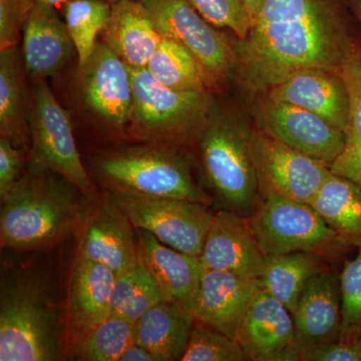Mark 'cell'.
<instances>
[{
    "instance_id": "18",
    "label": "cell",
    "mask_w": 361,
    "mask_h": 361,
    "mask_svg": "<svg viewBox=\"0 0 361 361\" xmlns=\"http://www.w3.org/2000/svg\"><path fill=\"white\" fill-rule=\"evenodd\" d=\"M116 273L106 266L75 255L66 300V341L71 346L111 315Z\"/></svg>"
},
{
    "instance_id": "20",
    "label": "cell",
    "mask_w": 361,
    "mask_h": 361,
    "mask_svg": "<svg viewBox=\"0 0 361 361\" xmlns=\"http://www.w3.org/2000/svg\"><path fill=\"white\" fill-rule=\"evenodd\" d=\"M137 259L158 285L164 299L191 311L200 285V257L189 255L165 245L153 234L135 229Z\"/></svg>"
},
{
    "instance_id": "16",
    "label": "cell",
    "mask_w": 361,
    "mask_h": 361,
    "mask_svg": "<svg viewBox=\"0 0 361 361\" xmlns=\"http://www.w3.org/2000/svg\"><path fill=\"white\" fill-rule=\"evenodd\" d=\"M290 311L260 289L240 323L235 339L254 361H297Z\"/></svg>"
},
{
    "instance_id": "39",
    "label": "cell",
    "mask_w": 361,
    "mask_h": 361,
    "mask_svg": "<svg viewBox=\"0 0 361 361\" xmlns=\"http://www.w3.org/2000/svg\"><path fill=\"white\" fill-rule=\"evenodd\" d=\"M118 361H157V360L148 349L134 342L123 351Z\"/></svg>"
},
{
    "instance_id": "27",
    "label": "cell",
    "mask_w": 361,
    "mask_h": 361,
    "mask_svg": "<svg viewBox=\"0 0 361 361\" xmlns=\"http://www.w3.org/2000/svg\"><path fill=\"white\" fill-rule=\"evenodd\" d=\"M23 68L18 47L0 49V135L20 149L27 139Z\"/></svg>"
},
{
    "instance_id": "40",
    "label": "cell",
    "mask_w": 361,
    "mask_h": 361,
    "mask_svg": "<svg viewBox=\"0 0 361 361\" xmlns=\"http://www.w3.org/2000/svg\"><path fill=\"white\" fill-rule=\"evenodd\" d=\"M242 2H243L244 6H245L249 16H250L252 23H254L264 0H242ZM252 25H253V23H252Z\"/></svg>"
},
{
    "instance_id": "33",
    "label": "cell",
    "mask_w": 361,
    "mask_h": 361,
    "mask_svg": "<svg viewBox=\"0 0 361 361\" xmlns=\"http://www.w3.org/2000/svg\"><path fill=\"white\" fill-rule=\"evenodd\" d=\"M245 351L236 339L194 322L180 361H246Z\"/></svg>"
},
{
    "instance_id": "26",
    "label": "cell",
    "mask_w": 361,
    "mask_h": 361,
    "mask_svg": "<svg viewBox=\"0 0 361 361\" xmlns=\"http://www.w3.org/2000/svg\"><path fill=\"white\" fill-rule=\"evenodd\" d=\"M325 257L310 252L270 255L259 278L261 289L275 297L293 314L299 298L311 279L324 267Z\"/></svg>"
},
{
    "instance_id": "28",
    "label": "cell",
    "mask_w": 361,
    "mask_h": 361,
    "mask_svg": "<svg viewBox=\"0 0 361 361\" xmlns=\"http://www.w3.org/2000/svg\"><path fill=\"white\" fill-rule=\"evenodd\" d=\"M350 99V116L345 144L341 155L329 166L334 174L353 180L361 188V39L356 37L341 68Z\"/></svg>"
},
{
    "instance_id": "38",
    "label": "cell",
    "mask_w": 361,
    "mask_h": 361,
    "mask_svg": "<svg viewBox=\"0 0 361 361\" xmlns=\"http://www.w3.org/2000/svg\"><path fill=\"white\" fill-rule=\"evenodd\" d=\"M23 156L20 148L4 137H0V200L16 186L23 177Z\"/></svg>"
},
{
    "instance_id": "13",
    "label": "cell",
    "mask_w": 361,
    "mask_h": 361,
    "mask_svg": "<svg viewBox=\"0 0 361 361\" xmlns=\"http://www.w3.org/2000/svg\"><path fill=\"white\" fill-rule=\"evenodd\" d=\"M262 132L290 148L331 165L345 144V133L293 104L265 97L260 106Z\"/></svg>"
},
{
    "instance_id": "21",
    "label": "cell",
    "mask_w": 361,
    "mask_h": 361,
    "mask_svg": "<svg viewBox=\"0 0 361 361\" xmlns=\"http://www.w3.org/2000/svg\"><path fill=\"white\" fill-rule=\"evenodd\" d=\"M56 8L35 2L23 27V66L35 84L58 73L77 52L68 26Z\"/></svg>"
},
{
    "instance_id": "14",
    "label": "cell",
    "mask_w": 361,
    "mask_h": 361,
    "mask_svg": "<svg viewBox=\"0 0 361 361\" xmlns=\"http://www.w3.org/2000/svg\"><path fill=\"white\" fill-rule=\"evenodd\" d=\"M78 233L77 254L106 266L116 274L139 264L135 228L106 196L92 203Z\"/></svg>"
},
{
    "instance_id": "25",
    "label": "cell",
    "mask_w": 361,
    "mask_h": 361,
    "mask_svg": "<svg viewBox=\"0 0 361 361\" xmlns=\"http://www.w3.org/2000/svg\"><path fill=\"white\" fill-rule=\"evenodd\" d=\"M310 205L349 247L361 246V188L330 173Z\"/></svg>"
},
{
    "instance_id": "43",
    "label": "cell",
    "mask_w": 361,
    "mask_h": 361,
    "mask_svg": "<svg viewBox=\"0 0 361 361\" xmlns=\"http://www.w3.org/2000/svg\"><path fill=\"white\" fill-rule=\"evenodd\" d=\"M106 1L110 2L111 4H118V2L125 1V0H106Z\"/></svg>"
},
{
    "instance_id": "30",
    "label": "cell",
    "mask_w": 361,
    "mask_h": 361,
    "mask_svg": "<svg viewBox=\"0 0 361 361\" xmlns=\"http://www.w3.org/2000/svg\"><path fill=\"white\" fill-rule=\"evenodd\" d=\"M165 300L158 285L141 264L116 274L111 298V315L137 322L147 311Z\"/></svg>"
},
{
    "instance_id": "19",
    "label": "cell",
    "mask_w": 361,
    "mask_h": 361,
    "mask_svg": "<svg viewBox=\"0 0 361 361\" xmlns=\"http://www.w3.org/2000/svg\"><path fill=\"white\" fill-rule=\"evenodd\" d=\"M266 97L310 111L344 133L348 130L350 99L341 73L319 68L297 71Z\"/></svg>"
},
{
    "instance_id": "17",
    "label": "cell",
    "mask_w": 361,
    "mask_h": 361,
    "mask_svg": "<svg viewBox=\"0 0 361 361\" xmlns=\"http://www.w3.org/2000/svg\"><path fill=\"white\" fill-rule=\"evenodd\" d=\"M260 289L259 279H246L203 266L192 308L194 322L235 338L240 323Z\"/></svg>"
},
{
    "instance_id": "5",
    "label": "cell",
    "mask_w": 361,
    "mask_h": 361,
    "mask_svg": "<svg viewBox=\"0 0 361 361\" xmlns=\"http://www.w3.org/2000/svg\"><path fill=\"white\" fill-rule=\"evenodd\" d=\"M94 170L109 190L209 204L205 192L195 182L187 159L164 145L137 147L99 157Z\"/></svg>"
},
{
    "instance_id": "1",
    "label": "cell",
    "mask_w": 361,
    "mask_h": 361,
    "mask_svg": "<svg viewBox=\"0 0 361 361\" xmlns=\"http://www.w3.org/2000/svg\"><path fill=\"white\" fill-rule=\"evenodd\" d=\"M357 37L341 0H264L233 45L234 66L247 89L267 92L297 71L341 73Z\"/></svg>"
},
{
    "instance_id": "2",
    "label": "cell",
    "mask_w": 361,
    "mask_h": 361,
    "mask_svg": "<svg viewBox=\"0 0 361 361\" xmlns=\"http://www.w3.org/2000/svg\"><path fill=\"white\" fill-rule=\"evenodd\" d=\"M89 201L61 175L28 171L1 200L2 248L37 250L56 245L77 232Z\"/></svg>"
},
{
    "instance_id": "4",
    "label": "cell",
    "mask_w": 361,
    "mask_h": 361,
    "mask_svg": "<svg viewBox=\"0 0 361 361\" xmlns=\"http://www.w3.org/2000/svg\"><path fill=\"white\" fill-rule=\"evenodd\" d=\"M134 134L152 144H184L199 139L213 99L208 90H177L157 80L146 68H130Z\"/></svg>"
},
{
    "instance_id": "6",
    "label": "cell",
    "mask_w": 361,
    "mask_h": 361,
    "mask_svg": "<svg viewBox=\"0 0 361 361\" xmlns=\"http://www.w3.org/2000/svg\"><path fill=\"white\" fill-rule=\"evenodd\" d=\"M250 134L230 118L210 116L200 137L209 184L227 210L245 218L260 198Z\"/></svg>"
},
{
    "instance_id": "29",
    "label": "cell",
    "mask_w": 361,
    "mask_h": 361,
    "mask_svg": "<svg viewBox=\"0 0 361 361\" xmlns=\"http://www.w3.org/2000/svg\"><path fill=\"white\" fill-rule=\"evenodd\" d=\"M146 68L161 85L177 90H207L210 78L191 51L165 35Z\"/></svg>"
},
{
    "instance_id": "7",
    "label": "cell",
    "mask_w": 361,
    "mask_h": 361,
    "mask_svg": "<svg viewBox=\"0 0 361 361\" xmlns=\"http://www.w3.org/2000/svg\"><path fill=\"white\" fill-rule=\"evenodd\" d=\"M248 221L266 256L310 252L336 257L349 248L310 204L278 195H260Z\"/></svg>"
},
{
    "instance_id": "11",
    "label": "cell",
    "mask_w": 361,
    "mask_h": 361,
    "mask_svg": "<svg viewBox=\"0 0 361 361\" xmlns=\"http://www.w3.org/2000/svg\"><path fill=\"white\" fill-rule=\"evenodd\" d=\"M159 32L174 39L200 63L210 78H223L234 66V49L198 13L190 0H141Z\"/></svg>"
},
{
    "instance_id": "31",
    "label": "cell",
    "mask_w": 361,
    "mask_h": 361,
    "mask_svg": "<svg viewBox=\"0 0 361 361\" xmlns=\"http://www.w3.org/2000/svg\"><path fill=\"white\" fill-rule=\"evenodd\" d=\"M61 8L77 49L78 68H82L110 20L111 4L106 0H68Z\"/></svg>"
},
{
    "instance_id": "8",
    "label": "cell",
    "mask_w": 361,
    "mask_h": 361,
    "mask_svg": "<svg viewBox=\"0 0 361 361\" xmlns=\"http://www.w3.org/2000/svg\"><path fill=\"white\" fill-rule=\"evenodd\" d=\"M30 122L32 153L28 171L54 172L70 180L92 201L96 188L80 159L71 116L45 80L35 84Z\"/></svg>"
},
{
    "instance_id": "35",
    "label": "cell",
    "mask_w": 361,
    "mask_h": 361,
    "mask_svg": "<svg viewBox=\"0 0 361 361\" xmlns=\"http://www.w3.org/2000/svg\"><path fill=\"white\" fill-rule=\"evenodd\" d=\"M211 25L227 27L243 39L250 32L252 20L242 0H190Z\"/></svg>"
},
{
    "instance_id": "32",
    "label": "cell",
    "mask_w": 361,
    "mask_h": 361,
    "mask_svg": "<svg viewBox=\"0 0 361 361\" xmlns=\"http://www.w3.org/2000/svg\"><path fill=\"white\" fill-rule=\"evenodd\" d=\"M135 326L132 320L110 315L71 346L73 355L78 360L118 361L135 342Z\"/></svg>"
},
{
    "instance_id": "22",
    "label": "cell",
    "mask_w": 361,
    "mask_h": 361,
    "mask_svg": "<svg viewBox=\"0 0 361 361\" xmlns=\"http://www.w3.org/2000/svg\"><path fill=\"white\" fill-rule=\"evenodd\" d=\"M292 316L296 353L304 346L338 341L341 297L336 273L324 269L316 274L304 289Z\"/></svg>"
},
{
    "instance_id": "34",
    "label": "cell",
    "mask_w": 361,
    "mask_h": 361,
    "mask_svg": "<svg viewBox=\"0 0 361 361\" xmlns=\"http://www.w3.org/2000/svg\"><path fill=\"white\" fill-rule=\"evenodd\" d=\"M341 297V329L339 339L361 341V246L351 260L344 263L339 276Z\"/></svg>"
},
{
    "instance_id": "9",
    "label": "cell",
    "mask_w": 361,
    "mask_h": 361,
    "mask_svg": "<svg viewBox=\"0 0 361 361\" xmlns=\"http://www.w3.org/2000/svg\"><path fill=\"white\" fill-rule=\"evenodd\" d=\"M129 218L176 250L200 257L214 214L205 204L170 197L109 190L106 195Z\"/></svg>"
},
{
    "instance_id": "42",
    "label": "cell",
    "mask_w": 361,
    "mask_h": 361,
    "mask_svg": "<svg viewBox=\"0 0 361 361\" xmlns=\"http://www.w3.org/2000/svg\"><path fill=\"white\" fill-rule=\"evenodd\" d=\"M35 1L39 2V4H47V6L61 7L68 0H35Z\"/></svg>"
},
{
    "instance_id": "12",
    "label": "cell",
    "mask_w": 361,
    "mask_h": 361,
    "mask_svg": "<svg viewBox=\"0 0 361 361\" xmlns=\"http://www.w3.org/2000/svg\"><path fill=\"white\" fill-rule=\"evenodd\" d=\"M80 71V94L87 108L114 129L130 123L133 85L125 61L104 42H97Z\"/></svg>"
},
{
    "instance_id": "10",
    "label": "cell",
    "mask_w": 361,
    "mask_h": 361,
    "mask_svg": "<svg viewBox=\"0 0 361 361\" xmlns=\"http://www.w3.org/2000/svg\"><path fill=\"white\" fill-rule=\"evenodd\" d=\"M260 195L310 203L331 171L326 164L290 148L264 132L250 134Z\"/></svg>"
},
{
    "instance_id": "15",
    "label": "cell",
    "mask_w": 361,
    "mask_h": 361,
    "mask_svg": "<svg viewBox=\"0 0 361 361\" xmlns=\"http://www.w3.org/2000/svg\"><path fill=\"white\" fill-rule=\"evenodd\" d=\"M266 257L248 218L227 209L214 214L200 255L204 267L259 279Z\"/></svg>"
},
{
    "instance_id": "41",
    "label": "cell",
    "mask_w": 361,
    "mask_h": 361,
    "mask_svg": "<svg viewBox=\"0 0 361 361\" xmlns=\"http://www.w3.org/2000/svg\"><path fill=\"white\" fill-rule=\"evenodd\" d=\"M351 11L361 25V0H348Z\"/></svg>"
},
{
    "instance_id": "3",
    "label": "cell",
    "mask_w": 361,
    "mask_h": 361,
    "mask_svg": "<svg viewBox=\"0 0 361 361\" xmlns=\"http://www.w3.org/2000/svg\"><path fill=\"white\" fill-rule=\"evenodd\" d=\"M66 346V317L44 280L26 272L2 278L0 361L63 360Z\"/></svg>"
},
{
    "instance_id": "37",
    "label": "cell",
    "mask_w": 361,
    "mask_h": 361,
    "mask_svg": "<svg viewBox=\"0 0 361 361\" xmlns=\"http://www.w3.org/2000/svg\"><path fill=\"white\" fill-rule=\"evenodd\" d=\"M297 360L361 361V341H338L311 344L297 350Z\"/></svg>"
},
{
    "instance_id": "36",
    "label": "cell",
    "mask_w": 361,
    "mask_h": 361,
    "mask_svg": "<svg viewBox=\"0 0 361 361\" xmlns=\"http://www.w3.org/2000/svg\"><path fill=\"white\" fill-rule=\"evenodd\" d=\"M35 0H0V49L18 47Z\"/></svg>"
},
{
    "instance_id": "24",
    "label": "cell",
    "mask_w": 361,
    "mask_h": 361,
    "mask_svg": "<svg viewBox=\"0 0 361 361\" xmlns=\"http://www.w3.org/2000/svg\"><path fill=\"white\" fill-rule=\"evenodd\" d=\"M194 324L191 311L164 300L135 322V342L157 361L182 360Z\"/></svg>"
},
{
    "instance_id": "23",
    "label": "cell",
    "mask_w": 361,
    "mask_h": 361,
    "mask_svg": "<svg viewBox=\"0 0 361 361\" xmlns=\"http://www.w3.org/2000/svg\"><path fill=\"white\" fill-rule=\"evenodd\" d=\"M103 42L130 68H146L164 35L141 0L111 4L110 20L102 32Z\"/></svg>"
}]
</instances>
